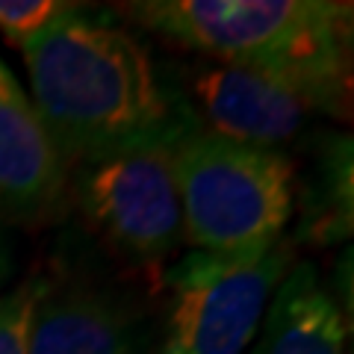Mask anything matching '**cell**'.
Returning a JSON list of instances; mask_svg holds the SVG:
<instances>
[{
    "label": "cell",
    "instance_id": "cell-1",
    "mask_svg": "<svg viewBox=\"0 0 354 354\" xmlns=\"http://www.w3.org/2000/svg\"><path fill=\"white\" fill-rule=\"evenodd\" d=\"M21 53L32 86L30 106L62 157L95 162L192 130L162 88L148 48L104 15L74 6Z\"/></svg>",
    "mask_w": 354,
    "mask_h": 354
},
{
    "label": "cell",
    "instance_id": "cell-2",
    "mask_svg": "<svg viewBox=\"0 0 354 354\" xmlns=\"http://www.w3.org/2000/svg\"><path fill=\"white\" fill-rule=\"evenodd\" d=\"M127 18L213 62L298 88L319 113L342 115L351 95L354 6L337 0H139Z\"/></svg>",
    "mask_w": 354,
    "mask_h": 354
},
{
    "label": "cell",
    "instance_id": "cell-3",
    "mask_svg": "<svg viewBox=\"0 0 354 354\" xmlns=\"http://www.w3.org/2000/svg\"><path fill=\"white\" fill-rule=\"evenodd\" d=\"M183 236L195 251L245 257L281 242L295 207V162L192 127L174 142Z\"/></svg>",
    "mask_w": 354,
    "mask_h": 354
},
{
    "label": "cell",
    "instance_id": "cell-4",
    "mask_svg": "<svg viewBox=\"0 0 354 354\" xmlns=\"http://www.w3.org/2000/svg\"><path fill=\"white\" fill-rule=\"evenodd\" d=\"M290 251L272 245L245 257L189 251L169 272L160 354H248Z\"/></svg>",
    "mask_w": 354,
    "mask_h": 354
},
{
    "label": "cell",
    "instance_id": "cell-5",
    "mask_svg": "<svg viewBox=\"0 0 354 354\" xmlns=\"http://www.w3.org/2000/svg\"><path fill=\"white\" fill-rule=\"evenodd\" d=\"M174 142L106 153L88 162L77 183L88 221L130 257L160 260L183 236Z\"/></svg>",
    "mask_w": 354,
    "mask_h": 354
},
{
    "label": "cell",
    "instance_id": "cell-6",
    "mask_svg": "<svg viewBox=\"0 0 354 354\" xmlns=\"http://www.w3.org/2000/svg\"><path fill=\"white\" fill-rule=\"evenodd\" d=\"M192 109L204 133L251 148L281 151L295 139L319 109L278 77L239 68L227 62H207L186 80Z\"/></svg>",
    "mask_w": 354,
    "mask_h": 354
},
{
    "label": "cell",
    "instance_id": "cell-7",
    "mask_svg": "<svg viewBox=\"0 0 354 354\" xmlns=\"http://www.w3.org/2000/svg\"><path fill=\"white\" fill-rule=\"evenodd\" d=\"M348 322L310 263L290 266L251 354H346Z\"/></svg>",
    "mask_w": 354,
    "mask_h": 354
},
{
    "label": "cell",
    "instance_id": "cell-8",
    "mask_svg": "<svg viewBox=\"0 0 354 354\" xmlns=\"http://www.w3.org/2000/svg\"><path fill=\"white\" fill-rule=\"evenodd\" d=\"M27 354H136V337L113 298L88 290L44 292Z\"/></svg>",
    "mask_w": 354,
    "mask_h": 354
},
{
    "label": "cell",
    "instance_id": "cell-9",
    "mask_svg": "<svg viewBox=\"0 0 354 354\" xmlns=\"http://www.w3.org/2000/svg\"><path fill=\"white\" fill-rule=\"evenodd\" d=\"M65 157L30 104L0 101V201L36 213L62 186Z\"/></svg>",
    "mask_w": 354,
    "mask_h": 354
},
{
    "label": "cell",
    "instance_id": "cell-10",
    "mask_svg": "<svg viewBox=\"0 0 354 354\" xmlns=\"http://www.w3.org/2000/svg\"><path fill=\"white\" fill-rule=\"evenodd\" d=\"M44 292H48V283L32 278L0 298V354H27L30 325Z\"/></svg>",
    "mask_w": 354,
    "mask_h": 354
},
{
    "label": "cell",
    "instance_id": "cell-11",
    "mask_svg": "<svg viewBox=\"0 0 354 354\" xmlns=\"http://www.w3.org/2000/svg\"><path fill=\"white\" fill-rule=\"evenodd\" d=\"M74 3L62 0H0V32L9 44L24 48L44 27L71 12Z\"/></svg>",
    "mask_w": 354,
    "mask_h": 354
},
{
    "label": "cell",
    "instance_id": "cell-12",
    "mask_svg": "<svg viewBox=\"0 0 354 354\" xmlns=\"http://www.w3.org/2000/svg\"><path fill=\"white\" fill-rule=\"evenodd\" d=\"M0 101H12V104H30L24 88L18 86V80L12 77V71L0 62Z\"/></svg>",
    "mask_w": 354,
    "mask_h": 354
}]
</instances>
